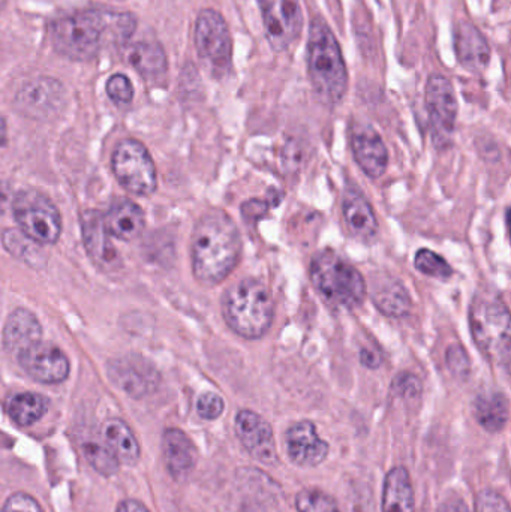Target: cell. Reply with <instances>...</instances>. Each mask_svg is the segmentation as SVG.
I'll use <instances>...</instances> for the list:
<instances>
[{
  "mask_svg": "<svg viewBox=\"0 0 511 512\" xmlns=\"http://www.w3.org/2000/svg\"><path fill=\"white\" fill-rule=\"evenodd\" d=\"M135 18L128 12L83 11L57 18L51 24L54 50L78 62L98 56L104 44H125L134 33Z\"/></svg>",
  "mask_w": 511,
  "mask_h": 512,
  "instance_id": "6da1fadb",
  "label": "cell"
},
{
  "mask_svg": "<svg viewBox=\"0 0 511 512\" xmlns=\"http://www.w3.org/2000/svg\"><path fill=\"white\" fill-rule=\"evenodd\" d=\"M242 255V237L233 219L219 209L204 213L191 240L192 271L204 286L224 282Z\"/></svg>",
  "mask_w": 511,
  "mask_h": 512,
  "instance_id": "7a4b0ae2",
  "label": "cell"
},
{
  "mask_svg": "<svg viewBox=\"0 0 511 512\" xmlns=\"http://www.w3.org/2000/svg\"><path fill=\"white\" fill-rule=\"evenodd\" d=\"M308 71L321 104L335 107L347 95L348 71L341 45L321 18H315L309 27Z\"/></svg>",
  "mask_w": 511,
  "mask_h": 512,
  "instance_id": "3957f363",
  "label": "cell"
},
{
  "mask_svg": "<svg viewBox=\"0 0 511 512\" xmlns=\"http://www.w3.org/2000/svg\"><path fill=\"white\" fill-rule=\"evenodd\" d=\"M222 315L228 327L243 339H261L275 315L272 292L258 279L234 283L222 297Z\"/></svg>",
  "mask_w": 511,
  "mask_h": 512,
  "instance_id": "277c9868",
  "label": "cell"
},
{
  "mask_svg": "<svg viewBox=\"0 0 511 512\" xmlns=\"http://www.w3.org/2000/svg\"><path fill=\"white\" fill-rule=\"evenodd\" d=\"M470 328L483 357L509 373L511 324L503 298L494 292H479L471 303Z\"/></svg>",
  "mask_w": 511,
  "mask_h": 512,
  "instance_id": "5b68a950",
  "label": "cell"
},
{
  "mask_svg": "<svg viewBox=\"0 0 511 512\" xmlns=\"http://www.w3.org/2000/svg\"><path fill=\"white\" fill-rule=\"evenodd\" d=\"M309 276L318 295L333 309H357L362 306L368 294L362 273L335 252L326 251L315 255Z\"/></svg>",
  "mask_w": 511,
  "mask_h": 512,
  "instance_id": "8992f818",
  "label": "cell"
},
{
  "mask_svg": "<svg viewBox=\"0 0 511 512\" xmlns=\"http://www.w3.org/2000/svg\"><path fill=\"white\" fill-rule=\"evenodd\" d=\"M21 233L41 245H54L62 233V218L53 201L36 191H23L12 200Z\"/></svg>",
  "mask_w": 511,
  "mask_h": 512,
  "instance_id": "52a82bcc",
  "label": "cell"
},
{
  "mask_svg": "<svg viewBox=\"0 0 511 512\" xmlns=\"http://www.w3.org/2000/svg\"><path fill=\"white\" fill-rule=\"evenodd\" d=\"M111 167L117 182L129 194L149 197L158 188L155 162L140 141H122L114 150Z\"/></svg>",
  "mask_w": 511,
  "mask_h": 512,
  "instance_id": "ba28073f",
  "label": "cell"
},
{
  "mask_svg": "<svg viewBox=\"0 0 511 512\" xmlns=\"http://www.w3.org/2000/svg\"><path fill=\"white\" fill-rule=\"evenodd\" d=\"M195 47L204 65L224 75L231 68L233 39L227 21L215 9H203L195 21Z\"/></svg>",
  "mask_w": 511,
  "mask_h": 512,
  "instance_id": "9c48e42d",
  "label": "cell"
},
{
  "mask_svg": "<svg viewBox=\"0 0 511 512\" xmlns=\"http://www.w3.org/2000/svg\"><path fill=\"white\" fill-rule=\"evenodd\" d=\"M426 108L431 120L432 135L438 149H444L452 141L458 119V98L449 78L432 74L426 83Z\"/></svg>",
  "mask_w": 511,
  "mask_h": 512,
  "instance_id": "30bf717a",
  "label": "cell"
},
{
  "mask_svg": "<svg viewBox=\"0 0 511 512\" xmlns=\"http://www.w3.org/2000/svg\"><path fill=\"white\" fill-rule=\"evenodd\" d=\"M260 6L270 47L287 51L302 35L303 12L299 0H260Z\"/></svg>",
  "mask_w": 511,
  "mask_h": 512,
  "instance_id": "8fae6325",
  "label": "cell"
},
{
  "mask_svg": "<svg viewBox=\"0 0 511 512\" xmlns=\"http://www.w3.org/2000/svg\"><path fill=\"white\" fill-rule=\"evenodd\" d=\"M65 89L60 81L36 77L23 84L17 93L18 110L32 119H48L62 108Z\"/></svg>",
  "mask_w": 511,
  "mask_h": 512,
  "instance_id": "7c38bea8",
  "label": "cell"
},
{
  "mask_svg": "<svg viewBox=\"0 0 511 512\" xmlns=\"http://www.w3.org/2000/svg\"><path fill=\"white\" fill-rule=\"evenodd\" d=\"M237 438L258 462L273 465L278 462L272 427L257 412L242 409L234 420Z\"/></svg>",
  "mask_w": 511,
  "mask_h": 512,
  "instance_id": "4fadbf2b",
  "label": "cell"
},
{
  "mask_svg": "<svg viewBox=\"0 0 511 512\" xmlns=\"http://www.w3.org/2000/svg\"><path fill=\"white\" fill-rule=\"evenodd\" d=\"M24 372L41 384H60L69 376L68 357L57 346L39 342L17 355Z\"/></svg>",
  "mask_w": 511,
  "mask_h": 512,
  "instance_id": "5bb4252c",
  "label": "cell"
},
{
  "mask_svg": "<svg viewBox=\"0 0 511 512\" xmlns=\"http://www.w3.org/2000/svg\"><path fill=\"white\" fill-rule=\"evenodd\" d=\"M287 453L291 462L300 468H314L329 456V444L318 436L311 421H299L285 435Z\"/></svg>",
  "mask_w": 511,
  "mask_h": 512,
  "instance_id": "9a60e30c",
  "label": "cell"
},
{
  "mask_svg": "<svg viewBox=\"0 0 511 512\" xmlns=\"http://www.w3.org/2000/svg\"><path fill=\"white\" fill-rule=\"evenodd\" d=\"M110 376L114 384L132 397L146 396L158 384V373L140 357H125L114 361L110 366Z\"/></svg>",
  "mask_w": 511,
  "mask_h": 512,
  "instance_id": "2e32d148",
  "label": "cell"
},
{
  "mask_svg": "<svg viewBox=\"0 0 511 512\" xmlns=\"http://www.w3.org/2000/svg\"><path fill=\"white\" fill-rule=\"evenodd\" d=\"M351 146H353L354 159L366 176L378 179L386 173L389 167V150L383 138L374 129L369 126L357 129Z\"/></svg>",
  "mask_w": 511,
  "mask_h": 512,
  "instance_id": "e0dca14e",
  "label": "cell"
},
{
  "mask_svg": "<svg viewBox=\"0 0 511 512\" xmlns=\"http://www.w3.org/2000/svg\"><path fill=\"white\" fill-rule=\"evenodd\" d=\"M455 50L459 63L468 72L480 74L491 62V47L479 29L468 21H461L455 30Z\"/></svg>",
  "mask_w": 511,
  "mask_h": 512,
  "instance_id": "ac0fdd59",
  "label": "cell"
},
{
  "mask_svg": "<svg viewBox=\"0 0 511 512\" xmlns=\"http://www.w3.org/2000/svg\"><path fill=\"white\" fill-rule=\"evenodd\" d=\"M2 342L6 351L15 357L36 343L42 342V328L35 313L23 307L15 309L6 319Z\"/></svg>",
  "mask_w": 511,
  "mask_h": 512,
  "instance_id": "d6986e66",
  "label": "cell"
},
{
  "mask_svg": "<svg viewBox=\"0 0 511 512\" xmlns=\"http://www.w3.org/2000/svg\"><path fill=\"white\" fill-rule=\"evenodd\" d=\"M371 298L375 307L389 318H404L413 309V300L404 283L387 274L372 280Z\"/></svg>",
  "mask_w": 511,
  "mask_h": 512,
  "instance_id": "ffe728a7",
  "label": "cell"
},
{
  "mask_svg": "<svg viewBox=\"0 0 511 512\" xmlns=\"http://www.w3.org/2000/svg\"><path fill=\"white\" fill-rule=\"evenodd\" d=\"M165 465L171 477L183 480L189 477L197 466L198 453L194 442L179 429H168L162 439Z\"/></svg>",
  "mask_w": 511,
  "mask_h": 512,
  "instance_id": "44dd1931",
  "label": "cell"
},
{
  "mask_svg": "<svg viewBox=\"0 0 511 512\" xmlns=\"http://www.w3.org/2000/svg\"><path fill=\"white\" fill-rule=\"evenodd\" d=\"M342 215L354 237L369 242L378 233V221L371 203L357 189H348L342 198Z\"/></svg>",
  "mask_w": 511,
  "mask_h": 512,
  "instance_id": "7402d4cb",
  "label": "cell"
},
{
  "mask_svg": "<svg viewBox=\"0 0 511 512\" xmlns=\"http://www.w3.org/2000/svg\"><path fill=\"white\" fill-rule=\"evenodd\" d=\"M110 234L104 227L101 213L89 212L83 219V239L87 254L102 268H114L120 264L119 255L110 240Z\"/></svg>",
  "mask_w": 511,
  "mask_h": 512,
  "instance_id": "603a6c76",
  "label": "cell"
},
{
  "mask_svg": "<svg viewBox=\"0 0 511 512\" xmlns=\"http://www.w3.org/2000/svg\"><path fill=\"white\" fill-rule=\"evenodd\" d=\"M146 219L140 206L129 200H117L104 216V227L110 236L132 242L143 233Z\"/></svg>",
  "mask_w": 511,
  "mask_h": 512,
  "instance_id": "cb8c5ba5",
  "label": "cell"
},
{
  "mask_svg": "<svg viewBox=\"0 0 511 512\" xmlns=\"http://www.w3.org/2000/svg\"><path fill=\"white\" fill-rule=\"evenodd\" d=\"M125 59L144 80H164L168 71L167 54L156 42L140 41L125 48Z\"/></svg>",
  "mask_w": 511,
  "mask_h": 512,
  "instance_id": "d4e9b609",
  "label": "cell"
},
{
  "mask_svg": "<svg viewBox=\"0 0 511 512\" xmlns=\"http://www.w3.org/2000/svg\"><path fill=\"white\" fill-rule=\"evenodd\" d=\"M102 442L113 451L123 465L134 466L140 460V445L128 424L122 420L111 418L105 421L101 430Z\"/></svg>",
  "mask_w": 511,
  "mask_h": 512,
  "instance_id": "484cf974",
  "label": "cell"
},
{
  "mask_svg": "<svg viewBox=\"0 0 511 512\" xmlns=\"http://www.w3.org/2000/svg\"><path fill=\"white\" fill-rule=\"evenodd\" d=\"M473 409L477 423L488 432H501L509 421V400L501 391H483L474 399Z\"/></svg>",
  "mask_w": 511,
  "mask_h": 512,
  "instance_id": "4316f807",
  "label": "cell"
},
{
  "mask_svg": "<svg viewBox=\"0 0 511 512\" xmlns=\"http://www.w3.org/2000/svg\"><path fill=\"white\" fill-rule=\"evenodd\" d=\"M383 512H414V490L407 469L398 466L384 481Z\"/></svg>",
  "mask_w": 511,
  "mask_h": 512,
  "instance_id": "83f0119b",
  "label": "cell"
},
{
  "mask_svg": "<svg viewBox=\"0 0 511 512\" xmlns=\"http://www.w3.org/2000/svg\"><path fill=\"white\" fill-rule=\"evenodd\" d=\"M47 397L36 393H21L12 397L9 402L8 412L12 420L21 427L32 426L36 421L41 420L47 414Z\"/></svg>",
  "mask_w": 511,
  "mask_h": 512,
  "instance_id": "f1b7e54d",
  "label": "cell"
},
{
  "mask_svg": "<svg viewBox=\"0 0 511 512\" xmlns=\"http://www.w3.org/2000/svg\"><path fill=\"white\" fill-rule=\"evenodd\" d=\"M84 457L95 471L105 477H111L119 471V460L104 442H89L84 445Z\"/></svg>",
  "mask_w": 511,
  "mask_h": 512,
  "instance_id": "f546056e",
  "label": "cell"
},
{
  "mask_svg": "<svg viewBox=\"0 0 511 512\" xmlns=\"http://www.w3.org/2000/svg\"><path fill=\"white\" fill-rule=\"evenodd\" d=\"M414 267L425 274V276L435 277V279H450L453 274V268L443 256L435 254L429 249H420L414 258Z\"/></svg>",
  "mask_w": 511,
  "mask_h": 512,
  "instance_id": "4dcf8cb0",
  "label": "cell"
},
{
  "mask_svg": "<svg viewBox=\"0 0 511 512\" xmlns=\"http://www.w3.org/2000/svg\"><path fill=\"white\" fill-rule=\"evenodd\" d=\"M299 512H341L338 502L317 489H305L296 496Z\"/></svg>",
  "mask_w": 511,
  "mask_h": 512,
  "instance_id": "1f68e13d",
  "label": "cell"
},
{
  "mask_svg": "<svg viewBox=\"0 0 511 512\" xmlns=\"http://www.w3.org/2000/svg\"><path fill=\"white\" fill-rule=\"evenodd\" d=\"M107 95L117 105L129 104L134 98V87L126 75L114 74L107 81Z\"/></svg>",
  "mask_w": 511,
  "mask_h": 512,
  "instance_id": "d6a6232c",
  "label": "cell"
},
{
  "mask_svg": "<svg viewBox=\"0 0 511 512\" xmlns=\"http://www.w3.org/2000/svg\"><path fill=\"white\" fill-rule=\"evenodd\" d=\"M447 364L453 375L467 379L471 372V361L467 351L461 345H452L447 349Z\"/></svg>",
  "mask_w": 511,
  "mask_h": 512,
  "instance_id": "836d02e7",
  "label": "cell"
},
{
  "mask_svg": "<svg viewBox=\"0 0 511 512\" xmlns=\"http://www.w3.org/2000/svg\"><path fill=\"white\" fill-rule=\"evenodd\" d=\"M224 399L215 393L201 394L197 402V412L203 420L212 421L221 417L224 412Z\"/></svg>",
  "mask_w": 511,
  "mask_h": 512,
  "instance_id": "e575fe53",
  "label": "cell"
},
{
  "mask_svg": "<svg viewBox=\"0 0 511 512\" xmlns=\"http://www.w3.org/2000/svg\"><path fill=\"white\" fill-rule=\"evenodd\" d=\"M392 391L402 399H417L422 394V382L411 373H402L393 381Z\"/></svg>",
  "mask_w": 511,
  "mask_h": 512,
  "instance_id": "d590c367",
  "label": "cell"
},
{
  "mask_svg": "<svg viewBox=\"0 0 511 512\" xmlns=\"http://www.w3.org/2000/svg\"><path fill=\"white\" fill-rule=\"evenodd\" d=\"M477 512H510L509 502L494 490H485L477 498Z\"/></svg>",
  "mask_w": 511,
  "mask_h": 512,
  "instance_id": "8d00e7d4",
  "label": "cell"
},
{
  "mask_svg": "<svg viewBox=\"0 0 511 512\" xmlns=\"http://www.w3.org/2000/svg\"><path fill=\"white\" fill-rule=\"evenodd\" d=\"M0 512H44L41 505L26 493H15L5 502Z\"/></svg>",
  "mask_w": 511,
  "mask_h": 512,
  "instance_id": "74e56055",
  "label": "cell"
},
{
  "mask_svg": "<svg viewBox=\"0 0 511 512\" xmlns=\"http://www.w3.org/2000/svg\"><path fill=\"white\" fill-rule=\"evenodd\" d=\"M438 512H473L471 508L465 504L461 499H453V501L444 502L441 505L440 510Z\"/></svg>",
  "mask_w": 511,
  "mask_h": 512,
  "instance_id": "f35d334b",
  "label": "cell"
},
{
  "mask_svg": "<svg viewBox=\"0 0 511 512\" xmlns=\"http://www.w3.org/2000/svg\"><path fill=\"white\" fill-rule=\"evenodd\" d=\"M9 204H12L11 189H9L5 182L0 180V216L5 215Z\"/></svg>",
  "mask_w": 511,
  "mask_h": 512,
  "instance_id": "ab89813d",
  "label": "cell"
},
{
  "mask_svg": "<svg viewBox=\"0 0 511 512\" xmlns=\"http://www.w3.org/2000/svg\"><path fill=\"white\" fill-rule=\"evenodd\" d=\"M362 363L363 366L369 367V369H377L381 364V358L378 357L375 352L369 351V349H363Z\"/></svg>",
  "mask_w": 511,
  "mask_h": 512,
  "instance_id": "60d3db41",
  "label": "cell"
},
{
  "mask_svg": "<svg viewBox=\"0 0 511 512\" xmlns=\"http://www.w3.org/2000/svg\"><path fill=\"white\" fill-rule=\"evenodd\" d=\"M116 512H149L143 504L137 501H125L119 505Z\"/></svg>",
  "mask_w": 511,
  "mask_h": 512,
  "instance_id": "b9f144b4",
  "label": "cell"
},
{
  "mask_svg": "<svg viewBox=\"0 0 511 512\" xmlns=\"http://www.w3.org/2000/svg\"><path fill=\"white\" fill-rule=\"evenodd\" d=\"M6 141V122L3 119L2 114H0V147L5 144Z\"/></svg>",
  "mask_w": 511,
  "mask_h": 512,
  "instance_id": "7bdbcfd3",
  "label": "cell"
},
{
  "mask_svg": "<svg viewBox=\"0 0 511 512\" xmlns=\"http://www.w3.org/2000/svg\"><path fill=\"white\" fill-rule=\"evenodd\" d=\"M6 3H8V0H0V12L3 11V8H5Z\"/></svg>",
  "mask_w": 511,
  "mask_h": 512,
  "instance_id": "ee69618b",
  "label": "cell"
}]
</instances>
